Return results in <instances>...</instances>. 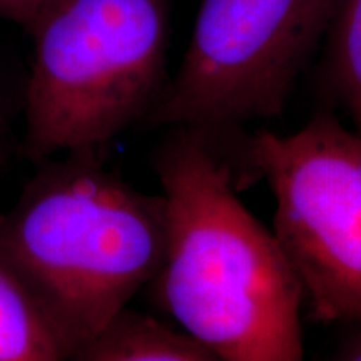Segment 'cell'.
<instances>
[{"mask_svg":"<svg viewBox=\"0 0 361 361\" xmlns=\"http://www.w3.org/2000/svg\"><path fill=\"white\" fill-rule=\"evenodd\" d=\"M22 157L99 152L159 101L169 0H49L27 30Z\"/></svg>","mask_w":361,"mask_h":361,"instance_id":"obj_3","label":"cell"},{"mask_svg":"<svg viewBox=\"0 0 361 361\" xmlns=\"http://www.w3.org/2000/svg\"><path fill=\"white\" fill-rule=\"evenodd\" d=\"M276 202L273 236L316 322L361 326V134L319 114L241 146Z\"/></svg>","mask_w":361,"mask_h":361,"instance_id":"obj_4","label":"cell"},{"mask_svg":"<svg viewBox=\"0 0 361 361\" xmlns=\"http://www.w3.org/2000/svg\"><path fill=\"white\" fill-rule=\"evenodd\" d=\"M25 78L13 75L0 59V169L22 157V111Z\"/></svg>","mask_w":361,"mask_h":361,"instance_id":"obj_9","label":"cell"},{"mask_svg":"<svg viewBox=\"0 0 361 361\" xmlns=\"http://www.w3.org/2000/svg\"><path fill=\"white\" fill-rule=\"evenodd\" d=\"M173 128L154 154L168 214L152 286L184 333L223 361H306L303 291L276 238L239 200L229 135Z\"/></svg>","mask_w":361,"mask_h":361,"instance_id":"obj_1","label":"cell"},{"mask_svg":"<svg viewBox=\"0 0 361 361\" xmlns=\"http://www.w3.org/2000/svg\"><path fill=\"white\" fill-rule=\"evenodd\" d=\"M69 361H223L188 333L126 308Z\"/></svg>","mask_w":361,"mask_h":361,"instance_id":"obj_6","label":"cell"},{"mask_svg":"<svg viewBox=\"0 0 361 361\" xmlns=\"http://www.w3.org/2000/svg\"><path fill=\"white\" fill-rule=\"evenodd\" d=\"M326 361H361V331Z\"/></svg>","mask_w":361,"mask_h":361,"instance_id":"obj_11","label":"cell"},{"mask_svg":"<svg viewBox=\"0 0 361 361\" xmlns=\"http://www.w3.org/2000/svg\"><path fill=\"white\" fill-rule=\"evenodd\" d=\"M49 316L0 263V361H69Z\"/></svg>","mask_w":361,"mask_h":361,"instance_id":"obj_7","label":"cell"},{"mask_svg":"<svg viewBox=\"0 0 361 361\" xmlns=\"http://www.w3.org/2000/svg\"><path fill=\"white\" fill-rule=\"evenodd\" d=\"M331 80L361 134V0H338Z\"/></svg>","mask_w":361,"mask_h":361,"instance_id":"obj_8","label":"cell"},{"mask_svg":"<svg viewBox=\"0 0 361 361\" xmlns=\"http://www.w3.org/2000/svg\"><path fill=\"white\" fill-rule=\"evenodd\" d=\"M162 194L134 188L99 152L35 164L0 213V263L34 296L71 358L152 283L164 258Z\"/></svg>","mask_w":361,"mask_h":361,"instance_id":"obj_2","label":"cell"},{"mask_svg":"<svg viewBox=\"0 0 361 361\" xmlns=\"http://www.w3.org/2000/svg\"><path fill=\"white\" fill-rule=\"evenodd\" d=\"M49 0H0V19L29 30Z\"/></svg>","mask_w":361,"mask_h":361,"instance_id":"obj_10","label":"cell"},{"mask_svg":"<svg viewBox=\"0 0 361 361\" xmlns=\"http://www.w3.org/2000/svg\"><path fill=\"white\" fill-rule=\"evenodd\" d=\"M338 0H202L183 64L146 123L233 133L278 116Z\"/></svg>","mask_w":361,"mask_h":361,"instance_id":"obj_5","label":"cell"}]
</instances>
